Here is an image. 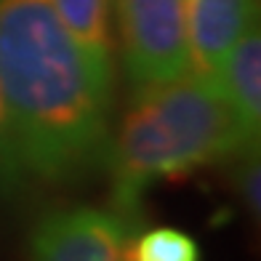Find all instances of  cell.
Returning <instances> with one entry per match:
<instances>
[{
  "instance_id": "obj_1",
  "label": "cell",
  "mask_w": 261,
  "mask_h": 261,
  "mask_svg": "<svg viewBox=\"0 0 261 261\" xmlns=\"http://www.w3.org/2000/svg\"><path fill=\"white\" fill-rule=\"evenodd\" d=\"M0 91L27 173L72 181L104 160L112 91L51 0H0Z\"/></svg>"
},
{
  "instance_id": "obj_9",
  "label": "cell",
  "mask_w": 261,
  "mask_h": 261,
  "mask_svg": "<svg viewBox=\"0 0 261 261\" xmlns=\"http://www.w3.org/2000/svg\"><path fill=\"white\" fill-rule=\"evenodd\" d=\"M24 176L27 171L16 147V136L8 117L3 91H0V195H14L21 187V181H24Z\"/></svg>"
},
{
  "instance_id": "obj_11",
  "label": "cell",
  "mask_w": 261,
  "mask_h": 261,
  "mask_svg": "<svg viewBox=\"0 0 261 261\" xmlns=\"http://www.w3.org/2000/svg\"><path fill=\"white\" fill-rule=\"evenodd\" d=\"M123 261H130V258H128V251H125V258H123Z\"/></svg>"
},
{
  "instance_id": "obj_5",
  "label": "cell",
  "mask_w": 261,
  "mask_h": 261,
  "mask_svg": "<svg viewBox=\"0 0 261 261\" xmlns=\"http://www.w3.org/2000/svg\"><path fill=\"white\" fill-rule=\"evenodd\" d=\"M256 19V0H187L189 75L213 83L243 30Z\"/></svg>"
},
{
  "instance_id": "obj_4",
  "label": "cell",
  "mask_w": 261,
  "mask_h": 261,
  "mask_svg": "<svg viewBox=\"0 0 261 261\" xmlns=\"http://www.w3.org/2000/svg\"><path fill=\"white\" fill-rule=\"evenodd\" d=\"M128 221L117 211L67 208L38 221L30 240V261H123Z\"/></svg>"
},
{
  "instance_id": "obj_6",
  "label": "cell",
  "mask_w": 261,
  "mask_h": 261,
  "mask_svg": "<svg viewBox=\"0 0 261 261\" xmlns=\"http://www.w3.org/2000/svg\"><path fill=\"white\" fill-rule=\"evenodd\" d=\"M213 86L229 101L245 136L256 141L261 128V35L256 19L224 56Z\"/></svg>"
},
{
  "instance_id": "obj_2",
  "label": "cell",
  "mask_w": 261,
  "mask_h": 261,
  "mask_svg": "<svg viewBox=\"0 0 261 261\" xmlns=\"http://www.w3.org/2000/svg\"><path fill=\"white\" fill-rule=\"evenodd\" d=\"M240 149H251V139L213 83L184 75L134 88V101L101 160L110 171L115 211L134 216L152 184Z\"/></svg>"
},
{
  "instance_id": "obj_7",
  "label": "cell",
  "mask_w": 261,
  "mask_h": 261,
  "mask_svg": "<svg viewBox=\"0 0 261 261\" xmlns=\"http://www.w3.org/2000/svg\"><path fill=\"white\" fill-rule=\"evenodd\" d=\"M62 24L86 54L96 80L115 93V32L110 0H51Z\"/></svg>"
},
{
  "instance_id": "obj_10",
  "label": "cell",
  "mask_w": 261,
  "mask_h": 261,
  "mask_svg": "<svg viewBox=\"0 0 261 261\" xmlns=\"http://www.w3.org/2000/svg\"><path fill=\"white\" fill-rule=\"evenodd\" d=\"M258 181H261V168H258L256 158L253 160L248 158L240 165V173H237V189H240V195L251 213H258V208H261V184Z\"/></svg>"
},
{
  "instance_id": "obj_8",
  "label": "cell",
  "mask_w": 261,
  "mask_h": 261,
  "mask_svg": "<svg viewBox=\"0 0 261 261\" xmlns=\"http://www.w3.org/2000/svg\"><path fill=\"white\" fill-rule=\"evenodd\" d=\"M130 261H200V248L187 232L158 227L128 245Z\"/></svg>"
},
{
  "instance_id": "obj_3",
  "label": "cell",
  "mask_w": 261,
  "mask_h": 261,
  "mask_svg": "<svg viewBox=\"0 0 261 261\" xmlns=\"http://www.w3.org/2000/svg\"><path fill=\"white\" fill-rule=\"evenodd\" d=\"M134 88L189 75L187 0H110Z\"/></svg>"
}]
</instances>
